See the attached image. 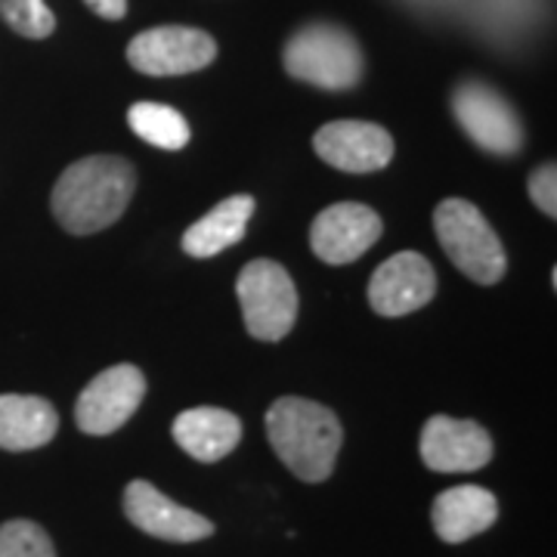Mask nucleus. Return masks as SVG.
Here are the masks:
<instances>
[{
  "label": "nucleus",
  "mask_w": 557,
  "mask_h": 557,
  "mask_svg": "<svg viewBox=\"0 0 557 557\" xmlns=\"http://www.w3.org/2000/svg\"><path fill=\"white\" fill-rule=\"evenodd\" d=\"M137 189L131 161L119 156H90L62 171L53 186L50 208L72 236H94L127 211Z\"/></svg>",
  "instance_id": "f257e3e1"
},
{
  "label": "nucleus",
  "mask_w": 557,
  "mask_h": 557,
  "mask_svg": "<svg viewBox=\"0 0 557 557\" xmlns=\"http://www.w3.org/2000/svg\"><path fill=\"white\" fill-rule=\"evenodd\" d=\"M267 440L295 478L322 483L335 471L344 428L338 416L322 403L282 397L267 412Z\"/></svg>",
  "instance_id": "f03ea898"
},
{
  "label": "nucleus",
  "mask_w": 557,
  "mask_h": 557,
  "mask_svg": "<svg viewBox=\"0 0 557 557\" xmlns=\"http://www.w3.org/2000/svg\"><path fill=\"white\" fill-rule=\"evenodd\" d=\"M285 69L292 78L307 81L322 90H350L362 78L366 60L350 32L329 22H317L300 28L285 44Z\"/></svg>",
  "instance_id": "7ed1b4c3"
},
{
  "label": "nucleus",
  "mask_w": 557,
  "mask_h": 557,
  "mask_svg": "<svg viewBox=\"0 0 557 557\" xmlns=\"http://www.w3.org/2000/svg\"><path fill=\"white\" fill-rule=\"evenodd\" d=\"M434 230L443 251L458 270L478 285H496L505 276V248L490 220L471 201L446 199L434 211Z\"/></svg>",
  "instance_id": "20e7f679"
},
{
  "label": "nucleus",
  "mask_w": 557,
  "mask_h": 557,
  "mask_svg": "<svg viewBox=\"0 0 557 557\" xmlns=\"http://www.w3.org/2000/svg\"><path fill=\"white\" fill-rule=\"evenodd\" d=\"M236 295L248 335L282 341L298 322V285L276 260H251L239 273Z\"/></svg>",
  "instance_id": "39448f33"
},
{
  "label": "nucleus",
  "mask_w": 557,
  "mask_h": 557,
  "mask_svg": "<svg viewBox=\"0 0 557 557\" xmlns=\"http://www.w3.org/2000/svg\"><path fill=\"white\" fill-rule=\"evenodd\" d=\"M453 112L483 152L515 156L523 146V124L515 106L483 81H461L453 94Z\"/></svg>",
  "instance_id": "423d86ee"
},
{
  "label": "nucleus",
  "mask_w": 557,
  "mask_h": 557,
  "mask_svg": "<svg viewBox=\"0 0 557 557\" xmlns=\"http://www.w3.org/2000/svg\"><path fill=\"white\" fill-rule=\"evenodd\" d=\"M218 57V44L208 32L186 28V25H161L139 32L127 47L131 65L152 75V78H171V75H189L208 69Z\"/></svg>",
  "instance_id": "0eeeda50"
},
{
  "label": "nucleus",
  "mask_w": 557,
  "mask_h": 557,
  "mask_svg": "<svg viewBox=\"0 0 557 557\" xmlns=\"http://www.w3.org/2000/svg\"><path fill=\"white\" fill-rule=\"evenodd\" d=\"M146 397V375L137 366H112L81 391L75 424L90 437H109L124 428Z\"/></svg>",
  "instance_id": "6e6552de"
},
{
  "label": "nucleus",
  "mask_w": 557,
  "mask_h": 557,
  "mask_svg": "<svg viewBox=\"0 0 557 557\" xmlns=\"http://www.w3.org/2000/svg\"><path fill=\"white\" fill-rule=\"evenodd\" d=\"M418 453L421 461L437 474H471L490 465L493 437L478 421L434 416L421 428Z\"/></svg>",
  "instance_id": "1a4fd4ad"
},
{
  "label": "nucleus",
  "mask_w": 557,
  "mask_h": 557,
  "mask_svg": "<svg viewBox=\"0 0 557 557\" xmlns=\"http://www.w3.org/2000/svg\"><path fill=\"white\" fill-rule=\"evenodd\" d=\"M437 295V273L431 260L403 251L381 263L369 278V304L379 317H409Z\"/></svg>",
  "instance_id": "9d476101"
},
{
  "label": "nucleus",
  "mask_w": 557,
  "mask_h": 557,
  "mask_svg": "<svg viewBox=\"0 0 557 557\" xmlns=\"http://www.w3.org/2000/svg\"><path fill=\"white\" fill-rule=\"evenodd\" d=\"M381 239V218L359 201H338L319 211L310 230V248L319 260L341 267L359 260Z\"/></svg>",
  "instance_id": "9b49d317"
},
{
  "label": "nucleus",
  "mask_w": 557,
  "mask_h": 557,
  "mask_svg": "<svg viewBox=\"0 0 557 557\" xmlns=\"http://www.w3.org/2000/svg\"><path fill=\"white\" fill-rule=\"evenodd\" d=\"M313 149L338 171L372 174L394 159V137L372 121H332L317 131Z\"/></svg>",
  "instance_id": "f8f14e48"
},
{
  "label": "nucleus",
  "mask_w": 557,
  "mask_h": 557,
  "mask_svg": "<svg viewBox=\"0 0 557 557\" xmlns=\"http://www.w3.org/2000/svg\"><path fill=\"white\" fill-rule=\"evenodd\" d=\"M124 515L127 520L149 533V536L164 539V542H201L214 533V523L201 518L199 511H189L156 490L149 480H134L124 490Z\"/></svg>",
  "instance_id": "ddd939ff"
},
{
  "label": "nucleus",
  "mask_w": 557,
  "mask_h": 557,
  "mask_svg": "<svg viewBox=\"0 0 557 557\" xmlns=\"http://www.w3.org/2000/svg\"><path fill=\"white\" fill-rule=\"evenodd\" d=\"M171 434L177 440V446L193 456L196 461H220L226 458L242 440V421L233 416L230 409H218V406H196L186 409L174 418Z\"/></svg>",
  "instance_id": "4468645a"
},
{
  "label": "nucleus",
  "mask_w": 557,
  "mask_h": 557,
  "mask_svg": "<svg viewBox=\"0 0 557 557\" xmlns=\"http://www.w3.org/2000/svg\"><path fill=\"white\" fill-rule=\"evenodd\" d=\"M431 520H434V530L443 542L458 545V542H468V539L486 533L496 523L498 498L474 483L453 486L434 498Z\"/></svg>",
  "instance_id": "2eb2a0df"
},
{
  "label": "nucleus",
  "mask_w": 557,
  "mask_h": 557,
  "mask_svg": "<svg viewBox=\"0 0 557 557\" xmlns=\"http://www.w3.org/2000/svg\"><path fill=\"white\" fill-rule=\"evenodd\" d=\"M60 431L53 403L28 394H0V449L28 453L40 449Z\"/></svg>",
  "instance_id": "dca6fc26"
},
{
  "label": "nucleus",
  "mask_w": 557,
  "mask_h": 557,
  "mask_svg": "<svg viewBox=\"0 0 557 557\" xmlns=\"http://www.w3.org/2000/svg\"><path fill=\"white\" fill-rule=\"evenodd\" d=\"M251 214H255V199L251 196H230L183 233V251L189 258L205 260L233 248V245H239Z\"/></svg>",
  "instance_id": "f3484780"
},
{
  "label": "nucleus",
  "mask_w": 557,
  "mask_h": 557,
  "mask_svg": "<svg viewBox=\"0 0 557 557\" xmlns=\"http://www.w3.org/2000/svg\"><path fill=\"white\" fill-rule=\"evenodd\" d=\"M127 124L139 139H146L156 149L177 152L189 143V124L177 109L161 102H134L127 112Z\"/></svg>",
  "instance_id": "a211bd4d"
},
{
  "label": "nucleus",
  "mask_w": 557,
  "mask_h": 557,
  "mask_svg": "<svg viewBox=\"0 0 557 557\" xmlns=\"http://www.w3.org/2000/svg\"><path fill=\"white\" fill-rule=\"evenodd\" d=\"M0 16L22 38H50L57 28V16L44 0H0Z\"/></svg>",
  "instance_id": "6ab92c4d"
},
{
  "label": "nucleus",
  "mask_w": 557,
  "mask_h": 557,
  "mask_svg": "<svg viewBox=\"0 0 557 557\" xmlns=\"http://www.w3.org/2000/svg\"><path fill=\"white\" fill-rule=\"evenodd\" d=\"M0 557H57V548L35 520H7L0 527Z\"/></svg>",
  "instance_id": "aec40b11"
},
{
  "label": "nucleus",
  "mask_w": 557,
  "mask_h": 557,
  "mask_svg": "<svg viewBox=\"0 0 557 557\" xmlns=\"http://www.w3.org/2000/svg\"><path fill=\"white\" fill-rule=\"evenodd\" d=\"M530 199L545 218H557V168L542 164L530 174Z\"/></svg>",
  "instance_id": "412c9836"
},
{
  "label": "nucleus",
  "mask_w": 557,
  "mask_h": 557,
  "mask_svg": "<svg viewBox=\"0 0 557 557\" xmlns=\"http://www.w3.org/2000/svg\"><path fill=\"white\" fill-rule=\"evenodd\" d=\"M102 20H121L127 13V0H84Z\"/></svg>",
  "instance_id": "4be33fe9"
}]
</instances>
